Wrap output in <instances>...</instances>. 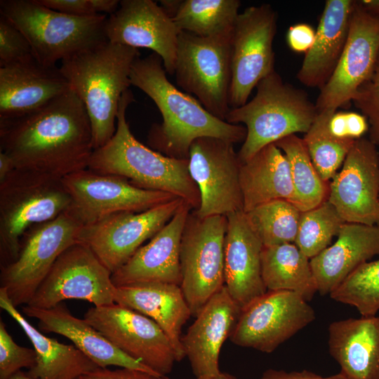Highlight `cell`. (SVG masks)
Masks as SVG:
<instances>
[{"label":"cell","mask_w":379,"mask_h":379,"mask_svg":"<svg viewBox=\"0 0 379 379\" xmlns=\"http://www.w3.org/2000/svg\"><path fill=\"white\" fill-rule=\"evenodd\" d=\"M0 149L18 169L60 178L87 169L94 149L84 105L70 88L33 112L0 120Z\"/></svg>","instance_id":"6da1fadb"},{"label":"cell","mask_w":379,"mask_h":379,"mask_svg":"<svg viewBox=\"0 0 379 379\" xmlns=\"http://www.w3.org/2000/svg\"><path fill=\"white\" fill-rule=\"evenodd\" d=\"M131 85L147 94L161 114V124L149 131L150 148L170 157L188 159L192 142L202 137L220 138L233 144L244 141L246 128L218 119L191 95L180 91L166 77L161 58L153 53L133 62Z\"/></svg>","instance_id":"7a4b0ae2"},{"label":"cell","mask_w":379,"mask_h":379,"mask_svg":"<svg viewBox=\"0 0 379 379\" xmlns=\"http://www.w3.org/2000/svg\"><path fill=\"white\" fill-rule=\"evenodd\" d=\"M139 57L138 48L107 40L60 62L61 73L87 111L93 149L116 131L120 100L131 85V67Z\"/></svg>","instance_id":"3957f363"},{"label":"cell","mask_w":379,"mask_h":379,"mask_svg":"<svg viewBox=\"0 0 379 379\" xmlns=\"http://www.w3.org/2000/svg\"><path fill=\"white\" fill-rule=\"evenodd\" d=\"M133 100L129 89L122 95L116 131L105 145L93 150L88 169L123 177L141 189L169 193L192 210L198 209L200 193L190 175L188 159L166 156L141 143L131 133L126 114Z\"/></svg>","instance_id":"277c9868"},{"label":"cell","mask_w":379,"mask_h":379,"mask_svg":"<svg viewBox=\"0 0 379 379\" xmlns=\"http://www.w3.org/2000/svg\"><path fill=\"white\" fill-rule=\"evenodd\" d=\"M255 96L244 105L230 109L225 121L243 124L246 138L237 152L244 163L265 146L310 128L318 112L306 92L284 81L275 72L256 86Z\"/></svg>","instance_id":"5b68a950"},{"label":"cell","mask_w":379,"mask_h":379,"mask_svg":"<svg viewBox=\"0 0 379 379\" xmlns=\"http://www.w3.org/2000/svg\"><path fill=\"white\" fill-rule=\"evenodd\" d=\"M0 14L29 41L34 58L46 66L107 41V15L74 16L50 9L37 0H1Z\"/></svg>","instance_id":"8992f818"},{"label":"cell","mask_w":379,"mask_h":379,"mask_svg":"<svg viewBox=\"0 0 379 379\" xmlns=\"http://www.w3.org/2000/svg\"><path fill=\"white\" fill-rule=\"evenodd\" d=\"M71 197L62 178L15 168L0 182V267L18 257L23 234L67 211Z\"/></svg>","instance_id":"52a82bcc"},{"label":"cell","mask_w":379,"mask_h":379,"mask_svg":"<svg viewBox=\"0 0 379 379\" xmlns=\"http://www.w3.org/2000/svg\"><path fill=\"white\" fill-rule=\"evenodd\" d=\"M83 225L68 209L30 227L22 236L17 258L1 267L0 287L15 307L27 305L59 256L78 241Z\"/></svg>","instance_id":"ba28073f"},{"label":"cell","mask_w":379,"mask_h":379,"mask_svg":"<svg viewBox=\"0 0 379 379\" xmlns=\"http://www.w3.org/2000/svg\"><path fill=\"white\" fill-rule=\"evenodd\" d=\"M231 37L203 38L180 32L175 68L177 85L223 121L230 110Z\"/></svg>","instance_id":"9c48e42d"},{"label":"cell","mask_w":379,"mask_h":379,"mask_svg":"<svg viewBox=\"0 0 379 379\" xmlns=\"http://www.w3.org/2000/svg\"><path fill=\"white\" fill-rule=\"evenodd\" d=\"M227 224L226 215L200 218L193 210L187 218L180 248V287L192 317L225 286Z\"/></svg>","instance_id":"30bf717a"},{"label":"cell","mask_w":379,"mask_h":379,"mask_svg":"<svg viewBox=\"0 0 379 379\" xmlns=\"http://www.w3.org/2000/svg\"><path fill=\"white\" fill-rule=\"evenodd\" d=\"M277 20L276 11L267 4L247 7L239 14L230 40V109L246 104L260 81L274 71Z\"/></svg>","instance_id":"8fae6325"},{"label":"cell","mask_w":379,"mask_h":379,"mask_svg":"<svg viewBox=\"0 0 379 379\" xmlns=\"http://www.w3.org/2000/svg\"><path fill=\"white\" fill-rule=\"evenodd\" d=\"M112 274L89 247L76 243L56 260L26 305L50 309L69 299L95 307L113 304L116 286Z\"/></svg>","instance_id":"7c38bea8"},{"label":"cell","mask_w":379,"mask_h":379,"mask_svg":"<svg viewBox=\"0 0 379 379\" xmlns=\"http://www.w3.org/2000/svg\"><path fill=\"white\" fill-rule=\"evenodd\" d=\"M84 319L124 354L157 373L172 371L175 352L166 334L149 317L114 302L91 307Z\"/></svg>","instance_id":"4fadbf2b"},{"label":"cell","mask_w":379,"mask_h":379,"mask_svg":"<svg viewBox=\"0 0 379 379\" xmlns=\"http://www.w3.org/2000/svg\"><path fill=\"white\" fill-rule=\"evenodd\" d=\"M185 202L176 198L140 213L120 212L84 225L78 241L91 248L113 273L152 239Z\"/></svg>","instance_id":"5bb4252c"},{"label":"cell","mask_w":379,"mask_h":379,"mask_svg":"<svg viewBox=\"0 0 379 379\" xmlns=\"http://www.w3.org/2000/svg\"><path fill=\"white\" fill-rule=\"evenodd\" d=\"M71 197L69 210L84 225L120 212L140 213L178 198L144 190L115 175L82 170L62 178Z\"/></svg>","instance_id":"9a60e30c"},{"label":"cell","mask_w":379,"mask_h":379,"mask_svg":"<svg viewBox=\"0 0 379 379\" xmlns=\"http://www.w3.org/2000/svg\"><path fill=\"white\" fill-rule=\"evenodd\" d=\"M316 318L296 293L267 291L241 310L230 337L236 345L271 353Z\"/></svg>","instance_id":"2e32d148"},{"label":"cell","mask_w":379,"mask_h":379,"mask_svg":"<svg viewBox=\"0 0 379 379\" xmlns=\"http://www.w3.org/2000/svg\"><path fill=\"white\" fill-rule=\"evenodd\" d=\"M189 171L200 193V218L243 211L241 163L231 142L213 137L195 140L190 149Z\"/></svg>","instance_id":"e0dca14e"},{"label":"cell","mask_w":379,"mask_h":379,"mask_svg":"<svg viewBox=\"0 0 379 379\" xmlns=\"http://www.w3.org/2000/svg\"><path fill=\"white\" fill-rule=\"evenodd\" d=\"M379 58V20L355 1L347 39L337 66L320 89L317 112L337 111L351 101L371 77Z\"/></svg>","instance_id":"ac0fdd59"},{"label":"cell","mask_w":379,"mask_h":379,"mask_svg":"<svg viewBox=\"0 0 379 379\" xmlns=\"http://www.w3.org/2000/svg\"><path fill=\"white\" fill-rule=\"evenodd\" d=\"M368 138L356 140L329 182L328 201L345 222L379 223V152Z\"/></svg>","instance_id":"d6986e66"},{"label":"cell","mask_w":379,"mask_h":379,"mask_svg":"<svg viewBox=\"0 0 379 379\" xmlns=\"http://www.w3.org/2000/svg\"><path fill=\"white\" fill-rule=\"evenodd\" d=\"M180 32L163 7L152 0L120 1L105 25L109 41L152 50L161 58L169 74H175Z\"/></svg>","instance_id":"ffe728a7"},{"label":"cell","mask_w":379,"mask_h":379,"mask_svg":"<svg viewBox=\"0 0 379 379\" xmlns=\"http://www.w3.org/2000/svg\"><path fill=\"white\" fill-rule=\"evenodd\" d=\"M192 208L184 202L173 217L145 246L112 274L116 287L142 283L181 285L180 248L187 218Z\"/></svg>","instance_id":"44dd1931"},{"label":"cell","mask_w":379,"mask_h":379,"mask_svg":"<svg viewBox=\"0 0 379 379\" xmlns=\"http://www.w3.org/2000/svg\"><path fill=\"white\" fill-rule=\"evenodd\" d=\"M226 216L225 286L233 300L243 310L267 291L262 277L263 245L243 211Z\"/></svg>","instance_id":"7402d4cb"},{"label":"cell","mask_w":379,"mask_h":379,"mask_svg":"<svg viewBox=\"0 0 379 379\" xmlns=\"http://www.w3.org/2000/svg\"><path fill=\"white\" fill-rule=\"evenodd\" d=\"M241 310L224 286L206 302L182 336L185 357L195 378L220 372V350L232 335Z\"/></svg>","instance_id":"603a6c76"},{"label":"cell","mask_w":379,"mask_h":379,"mask_svg":"<svg viewBox=\"0 0 379 379\" xmlns=\"http://www.w3.org/2000/svg\"><path fill=\"white\" fill-rule=\"evenodd\" d=\"M69 89L59 67L34 58L0 67V120L33 112Z\"/></svg>","instance_id":"cb8c5ba5"},{"label":"cell","mask_w":379,"mask_h":379,"mask_svg":"<svg viewBox=\"0 0 379 379\" xmlns=\"http://www.w3.org/2000/svg\"><path fill=\"white\" fill-rule=\"evenodd\" d=\"M375 255H379V225L345 222L335 242L310 259L318 292L330 294Z\"/></svg>","instance_id":"d4e9b609"},{"label":"cell","mask_w":379,"mask_h":379,"mask_svg":"<svg viewBox=\"0 0 379 379\" xmlns=\"http://www.w3.org/2000/svg\"><path fill=\"white\" fill-rule=\"evenodd\" d=\"M22 312L38 320L41 331L59 334L68 338L100 368L115 366L158 374L119 350L84 319L74 317L63 302L50 309L25 305Z\"/></svg>","instance_id":"484cf974"},{"label":"cell","mask_w":379,"mask_h":379,"mask_svg":"<svg viewBox=\"0 0 379 379\" xmlns=\"http://www.w3.org/2000/svg\"><path fill=\"white\" fill-rule=\"evenodd\" d=\"M114 301L154 321L169 338L177 361L185 357L182 328L192 313L180 286L142 283L116 287Z\"/></svg>","instance_id":"4316f807"},{"label":"cell","mask_w":379,"mask_h":379,"mask_svg":"<svg viewBox=\"0 0 379 379\" xmlns=\"http://www.w3.org/2000/svg\"><path fill=\"white\" fill-rule=\"evenodd\" d=\"M328 351L350 379H379V317L361 316L330 324Z\"/></svg>","instance_id":"83f0119b"},{"label":"cell","mask_w":379,"mask_h":379,"mask_svg":"<svg viewBox=\"0 0 379 379\" xmlns=\"http://www.w3.org/2000/svg\"><path fill=\"white\" fill-rule=\"evenodd\" d=\"M355 1L327 0L311 48L305 53L297 78L321 89L334 72L344 50Z\"/></svg>","instance_id":"f1b7e54d"},{"label":"cell","mask_w":379,"mask_h":379,"mask_svg":"<svg viewBox=\"0 0 379 379\" xmlns=\"http://www.w3.org/2000/svg\"><path fill=\"white\" fill-rule=\"evenodd\" d=\"M0 307L15 320L33 345L35 365L27 371L36 379H78L99 368L74 345H65L44 335L14 306L0 287Z\"/></svg>","instance_id":"f546056e"},{"label":"cell","mask_w":379,"mask_h":379,"mask_svg":"<svg viewBox=\"0 0 379 379\" xmlns=\"http://www.w3.org/2000/svg\"><path fill=\"white\" fill-rule=\"evenodd\" d=\"M239 183L244 213L274 200H287L293 204L295 194L289 164L274 143L241 164Z\"/></svg>","instance_id":"4dcf8cb0"},{"label":"cell","mask_w":379,"mask_h":379,"mask_svg":"<svg viewBox=\"0 0 379 379\" xmlns=\"http://www.w3.org/2000/svg\"><path fill=\"white\" fill-rule=\"evenodd\" d=\"M180 32L203 37H231L239 14V0H161Z\"/></svg>","instance_id":"1f68e13d"},{"label":"cell","mask_w":379,"mask_h":379,"mask_svg":"<svg viewBox=\"0 0 379 379\" xmlns=\"http://www.w3.org/2000/svg\"><path fill=\"white\" fill-rule=\"evenodd\" d=\"M261 268L267 291L294 292L307 302L318 292L310 259L294 243L263 246Z\"/></svg>","instance_id":"d6a6232c"},{"label":"cell","mask_w":379,"mask_h":379,"mask_svg":"<svg viewBox=\"0 0 379 379\" xmlns=\"http://www.w3.org/2000/svg\"><path fill=\"white\" fill-rule=\"evenodd\" d=\"M274 144L289 164L295 194L293 204L304 212L327 200L329 182L321 178L314 167L303 139L293 134Z\"/></svg>","instance_id":"836d02e7"},{"label":"cell","mask_w":379,"mask_h":379,"mask_svg":"<svg viewBox=\"0 0 379 379\" xmlns=\"http://www.w3.org/2000/svg\"><path fill=\"white\" fill-rule=\"evenodd\" d=\"M336 111L326 109L318 114L302 138L321 178L328 182L337 173L355 140L335 135L328 122Z\"/></svg>","instance_id":"e575fe53"},{"label":"cell","mask_w":379,"mask_h":379,"mask_svg":"<svg viewBox=\"0 0 379 379\" xmlns=\"http://www.w3.org/2000/svg\"><path fill=\"white\" fill-rule=\"evenodd\" d=\"M301 211L291 202L278 199L245 213L253 230L263 246L294 243Z\"/></svg>","instance_id":"d590c367"},{"label":"cell","mask_w":379,"mask_h":379,"mask_svg":"<svg viewBox=\"0 0 379 379\" xmlns=\"http://www.w3.org/2000/svg\"><path fill=\"white\" fill-rule=\"evenodd\" d=\"M345 222L335 208L326 200L317 207L301 213L294 244L311 259L329 246Z\"/></svg>","instance_id":"8d00e7d4"},{"label":"cell","mask_w":379,"mask_h":379,"mask_svg":"<svg viewBox=\"0 0 379 379\" xmlns=\"http://www.w3.org/2000/svg\"><path fill=\"white\" fill-rule=\"evenodd\" d=\"M329 295L354 307L361 316H375L379 311V258L359 265Z\"/></svg>","instance_id":"74e56055"},{"label":"cell","mask_w":379,"mask_h":379,"mask_svg":"<svg viewBox=\"0 0 379 379\" xmlns=\"http://www.w3.org/2000/svg\"><path fill=\"white\" fill-rule=\"evenodd\" d=\"M34 349L18 345L0 320V379H8L24 368L28 370L36 364Z\"/></svg>","instance_id":"f35d334b"},{"label":"cell","mask_w":379,"mask_h":379,"mask_svg":"<svg viewBox=\"0 0 379 379\" xmlns=\"http://www.w3.org/2000/svg\"><path fill=\"white\" fill-rule=\"evenodd\" d=\"M352 102L368 124V139L379 146V58L371 77L359 88Z\"/></svg>","instance_id":"ab89813d"},{"label":"cell","mask_w":379,"mask_h":379,"mask_svg":"<svg viewBox=\"0 0 379 379\" xmlns=\"http://www.w3.org/2000/svg\"><path fill=\"white\" fill-rule=\"evenodd\" d=\"M34 58L31 46L22 32L0 14V67Z\"/></svg>","instance_id":"60d3db41"},{"label":"cell","mask_w":379,"mask_h":379,"mask_svg":"<svg viewBox=\"0 0 379 379\" xmlns=\"http://www.w3.org/2000/svg\"><path fill=\"white\" fill-rule=\"evenodd\" d=\"M331 132L342 138L358 140L368 131L366 118L352 112H335L328 122Z\"/></svg>","instance_id":"b9f144b4"},{"label":"cell","mask_w":379,"mask_h":379,"mask_svg":"<svg viewBox=\"0 0 379 379\" xmlns=\"http://www.w3.org/2000/svg\"><path fill=\"white\" fill-rule=\"evenodd\" d=\"M79 379H170L166 375L154 374L138 369L120 368L111 370L98 368L81 375Z\"/></svg>","instance_id":"7bdbcfd3"},{"label":"cell","mask_w":379,"mask_h":379,"mask_svg":"<svg viewBox=\"0 0 379 379\" xmlns=\"http://www.w3.org/2000/svg\"><path fill=\"white\" fill-rule=\"evenodd\" d=\"M41 5L70 15L87 16L98 14L93 0H37Z\"/></svg>","instance_id":"ee69618b"},{"label":"cell","mask_w":379,"mask_h":379,"mask_svg":"<svg viewBox=\"0 0 379 379\" xmlns=\"http://www.w3.org/2000/svg\"><path fill=\"white\" fill-rule=\"evenodd\" d=\"M315 32L310 25L295 24L291 26L287 32V44L293 51L306 53L314 44Z\"/></svg>","instance_id":"f6af8a7d"},{"label":"cell","mask_w":379,"mask_h":379,"mask_svg":"<svg viewBox=\"0 0 379 379\" xmlns=\"http://www.w3.org/2000/svg\"><path fill=\"white\" fill-rule=\"evenodd\" d=\"M260 379H350L343 373L339 372L337 374L328 377H323L311 371L303 370L301 371H286L284 370L267 369L263 372Z\"/></svg>","instance_id":"bcb514c9"},{"label":"cell","mask_w":379,"mask_h":379,"mask_svg":"<svg viewBox=\"0 0 379 379\" xmlns=\"http://www.w3.org/2000/svg\"><path fill=\"white\" fill-rule=\"evenodd\" d=\"M15 169L13 159L5 152L0 151V182Z\"/></svg>","instance_id":"7dc6e473"},{"label":"cell","mask_w":379,"mask_h":379,"mask_svg":"<svg viewBox=\"0 0 379 379\" xmlns=\"http://www.w3.org/2000/svg\"><path fill=\"white\" fill-rule=\"evenodd\" d=\"M357 2L366 13L379 20V0H361Z\"/></svg>","instance_id":"c3c4849f"},{"label":"cell","mask_w":379,"mask_h":379,"mask_svg":"<svg viewBox=\"0 0 379 379\" xmlns=\"http://www.w3.org/2000/svg\"><path fill=\"white\" fill-rule=\"evenodd\" d=\"M192 379H237V378L230 373H222L220 371L217 375L203 376V377L194 378Z\"/></svg>","instance_id":"681fc988"},{"label":"cell","mask_w":379,"mask_h":379,"mask_svg":"<svg viewBox=\"0 0 379 379\" xmlns=\"http://www.w3.org/2000/svg\"><path fill=\"white\" fill-rule=\"evenodd\" d=\"M8 379H36V378L31 375L28 371H19L12 375H11Z\"/></svg>","instance_id":"f907efd6"},{"label":"cell","mask_w":379,"mask_h":379,"mask_svg":"<svg viewBox=\"0 0 379 379\" xmlns=\"http://www.w3.org/2000/svg\"><path fill=\"white\" fill-rule=\"evenodd\" d=\"M79 379V378H78Z\"/></svg>","instance_id":"816d5d0a"}]
</instances>
